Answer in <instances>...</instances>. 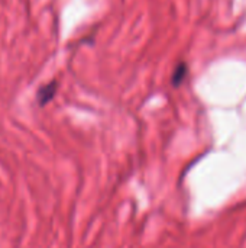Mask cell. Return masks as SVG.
Wrapping results in <instances>:
<instances>
[{"label": "cell", "instance_id": "obj_1", "mask_svg": "<svg viewBox=\"0 0 246 248\" xmlns=\"http://www.w3.org/2000/svg\"><path fill=\"white\" fill-rule=\"evenodd\" d=\"M57 93V81H52L43 87H41L39 93H38V102L39 105H46Z\"/></svg>", "mask_w": 246, "mask_h": 248}]
</instances>
